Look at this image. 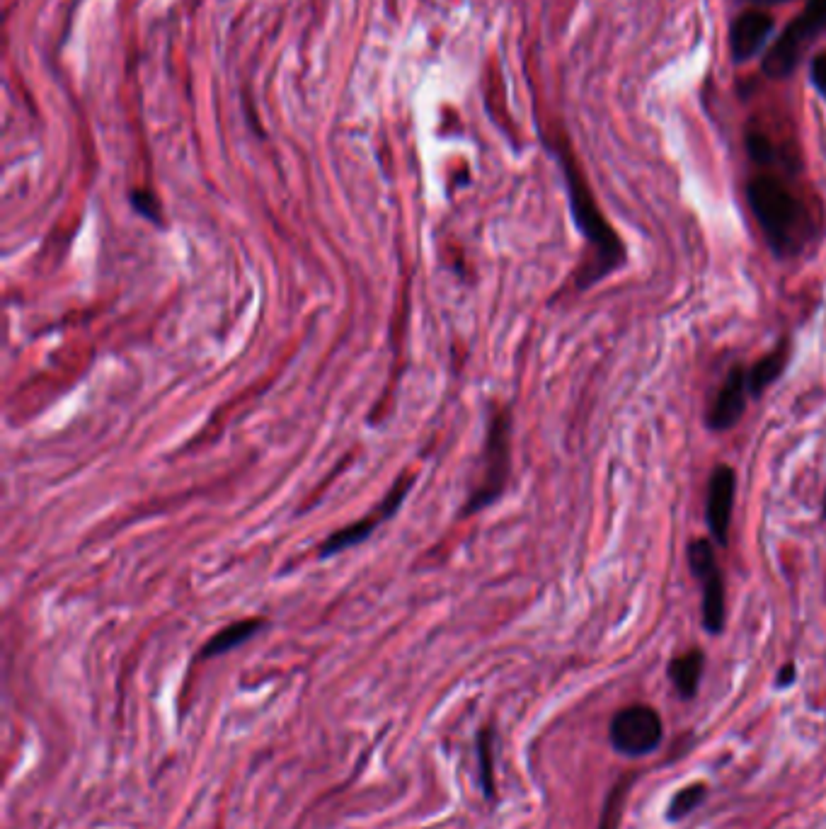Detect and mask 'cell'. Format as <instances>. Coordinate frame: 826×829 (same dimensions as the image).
Listing matches in <instances>:
<instances>
[{
  "label": "cell",
  "instance_id": "1",
  "mask_svg": "<svg viewBox=\"0 0 826 829\" xmlns=\"http://www.w3.org/2000/svg\"><path fill=\"white\" fill-rule=\"evenodd\" d=\"M747 199L751 214L776 255H797L812 240L814 231L805 202L780 175L761 173L751 177Z\"/></svg>",
  "mask_w": 826,
  "mask_h": 829
},
{
  "label": "cell",
  "instance_id": "2",
  "mask_svg": "<svg viewBox=\"0 0 826 829\" xmlns=\"http://www.w3.org/2000/svg\"><path fill=\"white\" fill-rule=\"evenodd\" d=\"M555 156L560 160L562 175H565L567 192H570V207L575 224L589 245H594V265L579 277V289H587L599 282L606 274L616 272L625 262V248L618 238V233L608 226V221L601 214L599 204H596L592 190H589L587 180H584L582 170H579L575 156L567 146H555Z\"/></svg>",
  "mask_w": 826,
  "mask_h": 829
},
{
  "label": "cell",
  "instance_id": "3",
  "mask_svg": "<svg viewBox=\"0 0 826 829\" xmlns=\"http://www.w3.org/2000/svg\"><path fill=\"white\" fill-rule=\"evenodd\" d=\"M826 30V0H810L793 22L785 25L773 47L766 51L761 71L771 80H783L793 76L802 54L814 39Z\"/></svg>",
  "mask_w": 826,
  "mask_h": 829
},
{
  "label": "cell",
  "instance_id": "4",
  "mask_svg": "<svg viewBox=\"0 0 826 829\" xmlns=\"http://www.w3.org/2000/svg\"><path fill=\"white\" fill-rule=\"evenodd\" d=\"M509 442H512V417L507 410L497 413L490 422V434H487L485 447V473L483 483L473 490V497L466 505L463 514H473L480 507H487L502 495L504 483L509 476Z\"/></svg>",
  "mask_w": 826,
  "mask_h": 829
},
{
  "label": "cell",
  "instance_id": "5",
  "mask_svg": "<svg viewBox=\"0 0 826 829\" xmlns=\"http://www.w3.org/2000/svg\"><path fill=\"white\" fill-rule=\"evenodd\" d=\"M611 745L625 757H645L662 742V718L650 706H628L611 720Z\"/></svg>",
  "mask_w": 826,
  "mask_h": 829
},
{
  "label": "cell",
  "instance_id": "6",
  "mask_svg": "<svg viewBox=\"0 0 826 829\" xmlns=\"http://www.w3.org/2000/svg\"><path fill=\"white\" fill-rule=\"evenodd\" d=\"M688 565L703 587V626L705 631L722 633L725 628V580L717 565L715 551L708 539H693L688 543Z\"/></svg>",
  "mask_w": 826,
  "mask_h": 829
},
{
  "label": "cell",
  "instance_id": "7",
  "mask_svg": "<svg viewBox=\"0 0 826 829\" xmlns=\"http://www.w3.org/2000/svg\"><path fill=\"white\" fill-rule=\"evenodd\" d=\"M410 485H412V476H407V473H405V476L393 485V490H390V493L386 495V500H383L374 512H369L364 519H359V522L349 524V527L337 531L335 536H330V539L323 543V548H320V558L335 556V553L347 551L349 546H357V543L369 539V536L374 534V531L381 527V524L386 522L388 517H393L395 510L403 505V500L407 497V490H410Z\"/></svg>",
  "mask_w": 826,
  "mask_h": 829
},
{
  "label": "cell",
  "instance_id": "8",
  "mask_svg": "<svg viewBox=\"0 0 826 829\" xmlns=\"http://www.w3.org/2000/svg\"><path fill=\"white\" fill-rule=\"evenodd\" d=\"M773 30H776V20L764 8L744 10L742 15L734 17L730 25V54L737 64L756 59L766 44L771 42Z\"/></svg>",
  "mask_w": 826,
  "mask_h": 829
},
{
  "label": "cell",
  "instance_id": "9",
  "mask_svg": "<svg viewBox=\"0 0 826 829\" xmlns=\"http://www.w3.org/2000/svg\"><path fill=\"white\" fill-rule=\"evenodd\" d=\"M734 493H737V476L730 466H717L708 483V500H705V522L710 534L720 546L730 543Z\"/></svg>",
  "mask_w": 826,
  "mask_h": 829
},
{
  "label": "cell",
  "instance_id": "10",
  "mask_svg": "<svg viewBox=\"0 0 826 829\" xmlns=\"http://www.w3.org/2000/svg\"><path fill=\"white\" fill-rule=\"evenodd\" d=\"M747 396H749V383H747V369L734 367L727 379L722 381L720 391L713 400L708 410V427L715 432L732 430L739 420H742L744 410H747Z\"/></svg>",
  "mask_w": 826,
  "mask_h": 829
},
{
  "label": "cell",
  "instance_id": "11",
  "mask_svg": "<svg viewBox=\"0 0 826 829\" xmlns=\"http://www.w3.org/2000/svg\"><path fill=\"white\" fill-rule=\"evenodd\" d=\"M788 354H790V345L783 340L776 347V350H771L766 354V357H761L759 362H756L754 367L747 371L749 396L759 398L768 386H773V383L780 379L785 364H788Z\"/></svg>",
  "mask_w": 826,
  "mask_h": 829
},
{
  "label": "cell",
  "instance_id": "12",
  "mask_svg": "<svg viewBox=\"0 0 826 829\" xmlns=\"http://www.w3.org/2000/svg\"><path fill=\"white\" fill-rule=\"evenodd\" d=\"M703 670H705V655L701 653V650H688V653L679 655L676 660H671L669 677L676 689H679V694L684 696V699H691V696H696L698 684H701Z\"/></svg>",
  "mask_w": 826,
  "mask_h": 829
},
{
  "label": "cell",
  "instance_id": "13",
  "mask_svg": "<svg viewBox=\"0 0 826 829\" xmlns=\"http://www.w3.org/2000/svg\"><path fill=\"white\" fill-rule=\"evenodd\" d=\"M262 626H265V621L262 619H248V621H238V623H233V626L223 628L221 633H216V636L204 645L202 657H219L223 653H228V650L238 648V645H243L245 640H250L252 636H255Z\"/></svg>",
  "mask_w": 826,
  "mask_h": 829
},
{
  "label": "cell",
  "instance_id": "14",
  "mask_svg": "<svg viewBox=\"0 0 826 829\" xmlns=\"http://www.w3.org/2000/svg\"><path fill=\"white\" fill-rule=\"evenodd\" d=\"M747 151L749 158L761 168H773V165H783V153L773 144L771 136L766 131H749L747 134Z\"/></svg>",
  "mask_w": 826,
  "mask_h": 829
},
{
  "label": "cell",
  "instance_id": "15",
  "mask_svg": "<svg viewBox=\"0 0 826 829\" xmlns=\"http://www.w3.org/2000/svg\"><path fill=\"white\" fill-rule=\"evenodd\" d=\"M633 781H635V771H630V776H623V779L613 786V791L608 793L599 829H618V822H621V813L625 808V796H628Z\"/></svg>",
  "mask_w": 826,
  "mask_h": 829
},
{
  "label": "cell",
  "instance_id": "16",
  "mask_svg": "<svg viewBox=\"0 0 826 829\" xmlns=\"http://www.w3.org/2000/svg\"><path fill=\"white\" fill-rule=\"evenodd\" d=\"M705 796H708V788L703 786V783H696V786H688L684 791H679L674 796V800L669 803V810H667V820L671 822H679L684 820L693 813V810L698 808V805L703 803Z\"/></svg>",
  "mask_w": 826,
  "mask_h": 829
},
{
  "label": "cell",
  "instance_id": "17",
  "mask_svg": "<svg viewBox=\"0 0 826 829\" xmlns=\"http://www.w3.org/2000/svg\"><path fill=\"white\" fill-rule=\"evenodd\" d=\"M478 762H480V779H483V791L487 798L495 793V769H492V733L480 730L478 735Z\"/></svg>",
  "mask_w": 826,
  "mask_h": 829
},
{
  "label": "cell",
  "instance_id": "18",
  "mask_svg": "<svg viewBox=\"0 0 826 829\" xmlns=\"http://www.w3.org/2000/svg\"><path fill=\"white\" fill-rule=\"evenodd\" d=\"M131 202H134L136 211H141L143 216H148V219L156 221V224H160L158 202H156V197H153L151 192H146V190H136V192H131Z\"/></svg>",
  "mask_w": 826,
  "mask_h": 829
},
{
  "label": "cell",
  "instance_id": "19",
  "mask_svg": "<svg viewBox=\"0 0 826 829\" xmlns=\"http://www.w3.org/2000/svg\"><path fill=\"white\" fill-rule=\"evenodd\" d=\"M810 83H812V88L817 90V95L822 97V100H826V51L812 59Z\"/></svg>",
  "mask_w": 826,
  "mask_h": 829
},
{
  "label": "cell",
  "instance_id": "20",
  "mask_svg": "<svg viewBox=\"0 0 826 829\" xmlns=\"http://www.w3.org/2000/svg\"><path fill=\"white\" fill-rule=\"evenodd\" d=\"M793 677H795V667L793 665H785L783 670H780V674H778V686L793 684Z\"/></svg>",
  "mask_w": 826,
  "mask_h": 829
},
{
  "label": "cell",
  "instance_id": "21",
  "mask_svg": "<svg viewBox=\"0 0 826 829\" xmlns=\"http://www.w3.org/2000/svg\"><path fill=\"white\" fill-rule=\"evenodd\" d=\"M742 3L754 5V8H771V5H783L788 0H742Z\"/></svg>",
  "mask_w": 826,
  "mask_h": 829
},
{
  "label": "cell",
  "instance_id": "22",
  "mask_svg": "<svg viewBox=\"0 0 826 829\" xmlns=\"http://www.w3.org/2000/svg\"><path fill=\"white\" fill-rule=\"evenodd\" d=\"M822 514H824V519H826V493H824V505H822Z\"/></svg>",
  "mask_w": 826,
  "mask_h": 829
}]
</instances>
